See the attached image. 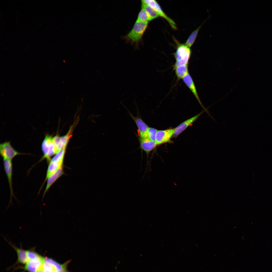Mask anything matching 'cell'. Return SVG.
I'll use <instances>...</instances> for the list:
<instances>
[{
    "mask_svg": "<svg viewBox=\"0 0 272 272\" xmlns=\"http://www.w3.org/2000/svg\"><path fill=\"white\" fill-rule=\"evenodd\" d=\"M129 112L138 127V134L140 138H147V132L149 127L141 118L138 116L135 117Z\"/></svg>",
    "mask_w": 272,
    "mask_h": 272,
    "instance_id": "9",
    "label": "cell"
},
{
    "mask_svg": "<svg viewBox=\"0 0 272 272\" xmlns=\"http://www.w3.org/2000/svg\"><path fill=\"white\" fill-rule=\"evenodd\" d=\"M191 54L190 48L184 44L180 45L174 54L176 61L174 68L184 65H187Z\"/></svg>",
    "mask_w": 272,
    "mask_h": 272,
    "instance_id": "3",
    "label": "cell"
},
{
    "mask_svg": "<svg viewBox=\"0 0 272 272\" xmlns=\"http://www.w3.org/2000/svg\"><path fill=\"white\" fill-rule=\"evenodd\" d=\"M182 79L184 83L192 91L204 110L207 113L209 116L211 117L212 119H213V118L211 115L208 110L207 109H206L205 108L201 102L197 92L195 84L189 73L184 77Z\"/></svg>",
    "mask_w": 272,
    "mask_h": 272,
    "instance_id": "7",
    "label": "cell"
},
{
    "mask_svg": "<svg viewBox=\"0 0 272 272\" xmlns=\"http://www.w3.org/2000/svg\"><path fill=\"white\" fill-rule=\"evenodd\" d=\"M152 20L146 11L143 8L141 9L138 14L137 20L142 22L148 21Z\"/></svg>",
    "mask_w": 272,
    "mask_h": 272,
    "instance_id": "20",
    "label": "cell"
},
{
    "mask_svg": "<svg viewBox=\"0 0 272 272\" xmlns=\"http://www.w3.org/2000/svg\"><path fill=\"white\" fill-rule=\"evenodd\" d=\"M140 148L144 151L147 156V165L148 163L149 155L150 152L157 146L155 141L151 140L147 138L139 139Z\"/></svg>",
    "mask_w": 272,
    "mask_h": 272,
    "instance_id": "10",
    "label": "cell"
},
{
    "mask_svg": "<svg viewBox=\"0 0 272 272\" xmlns=\"http://www.w3.org/2000/svg\"><path fill=\"white\" fill-rule=\"evenodd\" d=\"M43 267L44 272H59L61 264L52 258L44 257Z\"/></svg>",
    "mask_w": 272,
    "mask_h": 272,
    "instance_id": "8",
    "label": "cell"
},
{
    "mask_svg": "<svg viewBox=\"0 0 272 272\" xmlns=\"http://www.w3.org/2000/svg\"><path fill=\"white\" fill-rule=\"evenodd\" d=\"M44 257L40 259L28 260L26 263L24 269L28 272H37L43 267Z\"/></svg>",
    "mask_w": 272,
    "mask_h": 272,
    "instance_id": "13",
    "label": "cell"
},
{
    "mask_svg": "<svg viewBox=\"0 0 272 272\" xmlns=\"http://www.w3.org/2000/svg\"><path fill=\"white\" fill-rule=\"evenodd\" d=\"M152 8L159 14V16L165 19L174 29H177L176 24L175 22L168 17L163 12L157 2L154 0H144L141 1Z\"/></svg>",
    "mask_w": 272,
    "mask_h": 272,
    "instance_id": "5",
    "label": "cell"
},
{
    "mask_svg": "<svg viewBox=\"0 0 272 272\" xmlns=\"http://www.w3.org/2000/svg\"><path fill=\"white\" fill-rule=\"evenodd\" d=\"M141 2V8L146 11L152 20L159 16L158 13L154 10L145 3Z\"/></svg>",
    "mask_w": 272,
    "mask_h": 272,
    "instance_id": "19",
    "label": "cell"
},
{
    "mask_svg": "<svg viewBox=\"0 0 272 272\" xmlns=\"http://www.w3.org/2000/svg\"><path fill=\"white\" fill-rule=\"evenodd\" d=\"M158 130L152 127H149L147 132V138L149 140L155 141L156 133Z\"/></svg>",
    "mask_w": 272,
    "mask_h": 272,
    "instance_id": "24",
    "label": "cell"
},
{
    "mask_svg": "<svg viewBox=\"0 0 272 272\" xmlns=\"http://www.w3.org/2000/svg\"><path fill=\"white\" fill-rule=\"evenodd\" d=\"M37 272H44L43 270V267L39 269Z\"/></svg>",
    "mask_w": 272,
    "mask_h": 272,
    "instance_id": "26",
    "label": "cell"
},
{
    "mask_svg": "<svg viewBox=\"0 0 272 272\" xmlns=\"http://www.w3.org/2000/svg\"><path fill=\"white\" fill-rule=\"evenodd\" d=\"M3 164L4 170L7 176L10 186L11 199L10 203L11 202L12 197L14 195L12 188V160L3 159Z\"/></svg>",
    "mask_w": 272,
    "mask_h": 272,
    "instance_id": "11",
    "label": "cell"
},
{
    "mask_svg": "<svg viewBox=\"0 0 272 272\" xmlns=\"http://www.w3.org/2000/svg\"><path fill=\"white\" fill-rule=\"evenodd\" d=\"M70 261V260H68L62 264L61 268L59 272H69L67 269V267L68 264Z\"/></svg>",
    "mask_w": 272,
    "mask_h": 272,
    "instance_id": "25",
    "label": "cell"
},
{
    "mask_svg": "<svg viewBox=\"0 0 272 272\" xmlns=\"http://www.w3.org/2000/svg\"><path fill=\"white\" fill-rule=\"evenodd\" d=\"M63 160L49 162L47 170L46 178L43 184L52 174L62 166Z\"/></svg>",
    "mask_w": 272,
    "mask_h": 272,
    "instance_id": "16",
    "label": "cell"
},
{
    "mask_svg": "<svg viewBox=\"0 0 272 272\" xmlns=\"http://www.w3.org/2000/svg\"><path fill=\"white\" fill-rule=\"evenodd\" d=\"M174 68L178 78L179 79H182L188 73L187 65L179 66Z\"/></svg>",
    "mask_w": 272,
    "mask_h": 272,
    "instance_id": "18",
    "label": "cell"
},
{
    "mask_svg": "<svg viewBox=\"0 0 272 272\" xmlns=\"http://www.w3.org/2000/svg\"><path fill=\"white\" fill-rule=\"evenodd\" d=\"M72 127L70 129L66 135L60 137V142L63 148L66 147L69 142L72 129Z\"/></svg>",
    "mask_w": 272,
    "mask_h": 272,
    "instance_id": "23",
    "label": "cell"
},
{
    "mask_svg": "<svg viewBox=\"0 0 272 272\" xmlns=\"http://www.w3.org/2000/svg\"><path fill=\"white\" fill-rule=\"evenodd\" d=\"M205 111L204 110L202 111L196 115L187 119L178 126L175 128L173 137H176L178 136L188 126L195 121Z\"/></svg>",
    "mask_w": 272,
    "mask_h": 272,
    "instance_id": "12",
    "label": "cell"
},
{
    "mask_svg": "<svg viewBox=\"0 0 272 272\" xmlns=\"http://www.w3.org/2000/svg\"><path fill=\"white\" fill-rule=\"evenodd\" d=\"M27 254L28 260L40 259L43 258L36 252L32 250H27Z\"/></svg>",
    "mask_w": 272,
    "mask_h": 272,
    "instance_id": "22",
    "label": "cell"
},
{
    "mask_svg": "<svg viewBox=\"0 0 272 272\" xmlns=\"http://www.w3.org/2000/svg\"><path fill=\"white\" fill-rule=\"evenodd\" d=\"M0 153L3 159L11 160L17 155L24 154L16 151L12 147L10 141H6L0 144Z\"/></svg>",
    "mask_w": 272,
    "mask_h": 272,
    "instance_id": "4",
    "label": "cell"
},
{
    "mask_svg": "<svg viewBox=\"0 0 272 272\" xmlns=\"http://www.w3.org/2000/svg\"><path fill=\"white\" fill-rule=\"evenodd\" d=\"M175 128L158 130L156 135L155 142L157 145L167 142L173 136Z\"/></svg>",
    "mask_w": 272,
    "mask_h": 272,
    "instance_id": "6",
    "label": "cell"
},
{
    "mask_svg": "<svg viewBox=\"0 0 272 272\" xmlns=\"http://www.w3.org/2000/svg\"><path fill=\"white\" fill-rule=\"evenodd\" d=\"M148 23V21L142 22L136 20L131 30L125 36V39L132 43H138L142 39Z\"/></svg>",
    "mask_w": 272,
    "mask_h": 272,
    "instance_id": "1",
    "label": "cell"
},
{
    "mask_svg": "<svg viewBox=\"0 0 272 272\" xmlns=\"http://www.w3.org/2000/svg\"><path fill=\"white\" fill-rule=\"evenodd\" d=\"M5 240L16 251L18 256V261L22 264L26 263L28 260L27 254V250H25L22 248H19L13 245L4 238Z\"/></svg>",
    "mask_w": 272,
    "mask_h": 272,
    "instance_id": "15",
    "label": "cell"
},
{
    "mask_svg": "<svg viewBox=\"0 0 272 272\" xmlns=\"http://www.w3.org/2000/svg\"><path fill=\"white\" fill-rule=\"evenodd\" d=\"M66 148V147L63 148L57 153L51 159L50 162L59 161L63 160L64 155Z\"/></svg>",
    "mask_w": 272,
    "mask_h": 272,
    "instance_id": "21",
    "label": "cell"
},
{
    "mask_svg": "<svg viewBox=\"0 0 272 272\" xmlns=\"http://www.w3.org/2000/svg\"><path fill=\"white\" fill-rule=\"evenodd\" d=\"M63 173L62 166L51 176L47 180L46 186L43 195V198L53 184Z\"/></svg>",
    "mask_w": 272,
    "mask_h": 272,
    "instance_id": "14",
    "label": "cell"
},
{
    "mask_svg": "<svg viewBox=\"0 0 272 272\" xmlns=\"http://www.w3.org/2000/svg\"><path fill=\"white\" fill-rule=\"evenodd\" d=\"M210 16H209L199 27L193 31L189 37L185 45L187 47L190 48L193 45L197 37L198 32L202 25L207 20L209 19Z\"/></svg>",
    "mask_w": 272,
    "mask_h": 272,
    "instance_id": "17",
    "label": "cell"
},
{
    "mask_svg": "<svg viewBox=\"0 0 272 272\" xmlns=\"http://www.w3.org/2000/svg\"><path fill=\"white\" fill-rule=\"evenodd\" d=\"M41 148L43 155L40 161L46 159L49 163L51 157L58 153L53 142V137L49 135L45 136L42 142Z\"/></svg>",
    "mask_w": 272,
    "mask_h": 272,
    "instance_id": "2",
    "label": "cell"
}]
</instances>
